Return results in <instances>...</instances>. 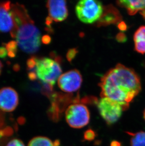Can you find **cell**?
<instances>
[{
  "instance_id": "6da1fadb",
  "label": "cell",
  "mask_w": 145,
  "mask_h": 146,
  "mask_svg": "<svg viewBox=\"0 0 145 146\" xmlns=\"http://www.w3.org/2000/svg\"><path fill=\"white\" fill-rule=\"evenodd\" d=\"M101 97L112 100L121 105L125 110L141 90V83L132 69L118 64L107 72L99 84Z\"/></svg>"
},
{
  "instance_id": "7a4b0ae2",
  "label": "cell",
  "mask_w": 145,
  "mask_h": 146,
  "mask_svg": "<svg viewBox=\"0 0 145 146\" xmlns=\"http://www.w3.org/2000/svg\"><path fill=\"white\" fill-rule=\"evenodd\" d=\"M14 28L11 33L16 39L18 47L24 52L34 54L40 48L41 34L29 16L24 6L16 3L11 4Z\"/></svg>"
},
{
  "instance_id": "3957f363",
  "label": "cell",
  "mask_w": 145,
  "mask_h": 146,
  "mask_svg": "<svg viewBox=\"0 0 145 146\" xmlns=\"http://www.w3.org/2000/svg\"><path fill=\"white\" fill-rule=\"evenodd\" d=\"M27 66L30 80H38L49 88H52L61 75L60 64L52 58L32 57L28 60Z\"/></svg>"
},
{
  "instance_id": "277c9868",
  "label": "cell",
  "mask_w": 145,
  "mask_h": 146,
  "mask_svg": "<svg viewBox=\"0 0 145 146\" xmlns=\"http://www.w3.org/2000/svg\"><path fill=\"white\" fill-rule=\"evenodd\" d=\"M104 10L102 3L95 0L80 1L75 6V13L78 19L86 24L98 21L102 15Z\"/></svg>"
},
{
  "instance_id": "5b68a950",
  "label": "cell",
  "mask_w": 145,
  "mask_h": 146,
  "mask_svg": "<svg viewBox=\"0 0 145 146\" xmlns=\"http://www.w3.org/2000/svg\"><path fill=\"white\" fill-rule=\"evenodd\" d=\"M66 121L72 128L80 129L89 123L90 113L86 106L75 103L70 105L65 112Z\"/></svg>"
},
{
  "instance_id": "8992f818",
  "label": "cell",
  "mask_w": 145,
  "mask_h": 146,
  "mask_svg": "<svg viewBox=\"0 0 145 146\" xmlns=\"http://www.w3.org/2000/svg\"><path fill=\"white\" fill-rule=\"evenodd\" d=\"M97 106L100 115L108 124L117 122L125 110L119 104L105 97H102L99 100Z\"/></svg>"
},
{
  "instance_id": "52a82bcc",
  "label": "cell",
  "mask_w": 145,
  "mask_h": 146,
  "mask_svg": "<svg viewBox=\"0 0 145 146\" xmlns=\"http://www.w3.org/2000/svg\"><path fill=\"white\" fill-rule=\"evenodd\" d=\"M82 76L77 70H72L61 75L58 80L59 88L67 93L77 91L82 83Z\"/></svg>"
},
{
  "instance_id": "ba28073f",
  "label": "cell",
  "mask_w": 145,
  "mask_h": 146,
  "mask_svg": "<svg viewBox=\"0 0 145 146\" xmlns=\"http://www.w3.org/2000/svg\"><path fill=\"white\" fill-rule=\"evenodd\" d=\"M19 98L13 88L6 87L0 90V110L3 112H13L18 106Z\"/></svg>"
},
{
  "instance_id": "9c48e42d",
  "label": "cell",
  "mask_w": 145,
  "mask_h": 146,
  "mask_svg": "<svg viewBox=\"0 0 145 146\" xmlns=\"http://www.w3.org/2000/svg\"><path fill=\"white\" fill-rule=\"evenodd\" d=\"M47 7L49 11L48 18L51 21L61 22L68 16L67 2L63 0H51L47 3Z\"/></svg>"
},
{
  "instance_id": "30bf717a",
  "label": "cell",
  "mask_w": 145,
  "mask_h": 146,
  "mask_svg": "<svg viewBox=\"0 0 145 146\" xmlns=\"http://www.w3.org/2000/svg\"><path fill=\"white\" fill-rule=\"evenodd\" d=\"M14 28V21L10 1L0 2V33H10Z\"/></svg>"
},
{
  "instance_id": "8fae6325",
  "label": "cell",
  "mask_w": 145,
  "mask_h": 146,
  "mask_svg": "<svg viewBox=\"0 0 145 146\" xmlns=\"http://www.w3.org/2000/svg\"><path fill=\"white\" fill-rule=\"evenodd\" d=\"M121 16L117 10L113 6H108L104 8L102 15L98 21V25L106 26L118 23L121 21Z\"/></svg>"
},
{
  "instance_id": "7c38bea8",
  "label": "cell",
  "mask_w": 145,
  "mask_h": 146,
  "mask_svg": "<svg viewBox=\"0 0 145 146\" xmlns=\"http://www.w3.org/2000/svg\"><path fill=\"white\" fill-rule=\"evenodd\" d=\"M117 3L120 7L126 9L130 15H134L138 11L141 12L145 10V0L119 1Z\"/></svg>"
},
{
  "instance_id": "4fadbf2b",
  "label": "cell",
  "mask_w": 145,
  "mask_h": 146,
  "mask_svg": "<svg viewBox=\"0 0 145 146\" xmlns=\"http://www.w3.org/2000/svg\"><path fill=\"white\" fill-rule=\"evenodd\" d=\"M134 48L137 52L145 54V26H141L137 29L133 36Z\"/></svg>"
},
{
  "instance_id": "5bb4252c",
  "label": "cell",
  "mask_w": 145,
  "mask_h": 146,
  "mask_svg": "<svg viewBox=\"0 0 145 146\" xmlns=\"http://www.w3.org/2000/svg\"><path fill=\"white\" fill-rule=\"evenodd\" d=\"M57 141H52L51 139L44 136L36 137L29 141L28 146H58Z\"/></svg>"
},
{
  "instance_id": "9a60e30c",
  "label": "cell",
  "mask_w": 145,
  "mask_h": 146,
  "mask_svg": "<svg viewBox=\"0 0 145 146\" xmlns=\"http://www.w3.org/2000/svg\"><path fill=\"white\" fill-rule=\"evenodd\" d=\"M131 136L130 146H145V132L139 131L135 133H129Z\"/></svg>"
},
{
  "instance_id": "2e32d148",
  "label": "cell",
  "mask_w": 145,
  "mask_h": 146,
  "mask_svg": "<svg viewBox=\"0 0 145 146\" xmlns=\"http://www.w3.org/2000/svg\"><path fill=\"white\" fill-rule=\"evenodd\" d=\"M17 46L18 45L16 41L10 42L6 45L5 48L9 56L13 57L16 56Z\"/></svg>"
},
{
  "instance_id": "e0dca14e",
  "label": "cell",
  "mask_w": 145,
  "mask_h": 146,
  "mask_svg": "<svg viewBox=\"0 0 145 146\" xmlns=\"http://www.w3.org/2000/svg\"><path fill=\"white\" fill-rule=\"evenodd\" d=\"M5 146H25V145L20 139H14L10 141Z\"/></svg>"
},
{
  "instance_id": "ac0fdd59",
  "label": "cell",
  "mask_w": 145,
  "mask_h": 146,
  "mask_svg": "<svg viewBox=\"0 0 145 146\" xmlns=\"http://www.w3.org/2000/svg\"><path fill=\"white\" fill-rule=\"evenodd\" d=\"M77 51L76 49H71L68 51L67 54V57L69 61H71L76 55Z\"/></svg>"
},
{
  "instance_id": "d6986e66",
  "label": "cell",
  "mask_w": 145,
  "mask_h": 146,
  "mask_svg": "<svg viewBox=\"0 0 145 146\" xmlns=\"http://www.w3.org/2000/svg\"><path fill=\"white\" fill-rule=\"evenodd\" d=\"M94 133L91 130L88 131L85 133V138L87 139H92L94 138Z\"/></svg>"
},
{
  "instance_id": "ffe728a7",
  "label": "cell",
  "mask_w": 145,
  "mask_h": 146,
  "mask_svg": "<svg viewBox=\"0 0 145 146\" xmlns=\"http://www.w3.org/2000/svg\"><path fill=\"white\" fill-rule=\"evenodd\" d=\"M7 54H8V52L5 47H0V57L1 58H5Z\"/></svg>"
},
{
  "instance_id": "44dd1931",
  "label": "cell",
  "mask_w": 145,
  "mask_h": 146,
  "mask_svg": "<svg viewBox=\"0 0 145 146\" xmlns=\"http://www.w3.org/2000/svg\"><path fill=\"white\" fill-rule=\"evenodd\" d=\"M116 39H117L118 41L125 42L126 41V36L123 33H120L116 36Z\"/></svg>"
},
{
  "instance_id": "7402d4cb",
  "label": "cell",
  "mask_w": 145,
  "mask_h": 146,
  "mask_svg": "<svg viewBox=\"0 0 145 146\" xmlns=\"http://www.w3.org/2000/svg\"><path fill=\"white\" fill-rule=\"evenodd\" d=\"M126 28H127V27H126V24L124 22H121L119 24V29L121 30L125 31V30H126Z\"/></svg>"
},
{
  "instance_id": "603a6c76",
  "label": "cell",
  "mask_w": 145,
  "mask_h": 146,
  "mask_svg": "<svg viewBox=\"0 0 145 146\" xmlns=\"http://www.w3.org/2000/svg\"><path fill=\"white\" fill-rule=\"evenodd\" d=\"M3 64L1 63V62L0 61V75L1 74L2 70H3Z\"/></svg>"
},
{
  "instance_id": "cb8c5ba5",
  "label": "cell",
  "mask_w": 145,
  "mask_h": 146,
  "mask_svg": "<svg viewBox=\"0 0 145 146\" xmlns=\"http://www.w3.org/2000/svg\"><path fill=\"white\" fill-rule=\"evenodd\" d=\"M140 14H141V15L143 17V18H144V19H145V10L140 12Z\"/></svg>"
},
{
  "instance_id": "d4e9b609",
  "label": "cell",
  "mask_w": 145,
  "mask_h": 146,
  "mask_svg": "<svg viewBox=\"0 0 145 146\" xmlns=\"http://www.w3.org/2000/svg\"><path fill=\"white\" fill-rule=\"evenodd\" d=\"M144 118L145 120V110H144Z\"/></svg>"
}]
</instances>
